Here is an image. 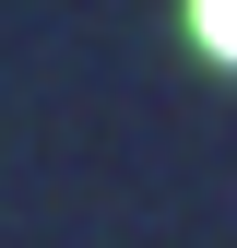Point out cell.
Wrapping results in <instances>:
<instances>
[{
    "mask_svg": "<svg viewBox=\"0 0 237 248\" xmlns=\"http://www.w3.org/2000/svg\"><path fill=\"white\" fill-rule=\"evenodd\" d=\"M190 24H202V47H225V59H237V0H190Z\"/></svg>",
    "mask_w": 237,
    "mask_h": 248,
    "instance_id": "obj_1",
    "label": "cell"
}]
</instances>
